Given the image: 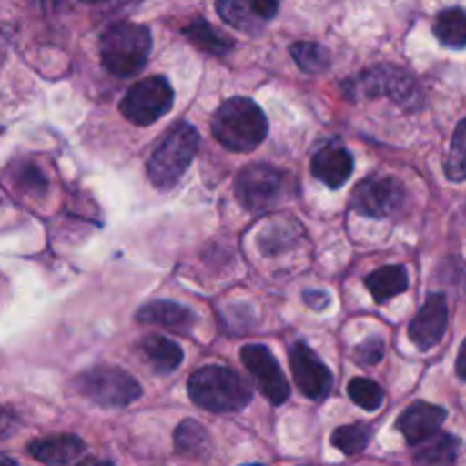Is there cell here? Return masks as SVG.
I'll return each mask as SVG.
<instances>
[{
    "label": "cell",
    "mask_w": 466,
    "mask_h": 466,
    "mask_svg": "<svg viewBox=\"0 0 466 466\" xmlns=\"http://www.w3.org/2000/svg\"><path fill=\"white\" fill-rule=\"evenodd\" d=\"M212 135L230 153H253L268 135L267 114L255 100L235 96L214 114Z\"/></svg>",
    "instance_id": "6da1fadb"
},
{
    "label": "cell",
    "mask_w": 466,
    "mask_h": 466,
    "mask_svg": "<svg viewBox=\"0 0 466 466\" xmlns=\"http://www.w3.org/2000/svg\"><path fill=\"white\" fill-rule=\"evenodd\" d=\"M187 391L198 408L214 414L241 412L253 400L250 387L241 380L239 373L218 364L200 367L198 371L191 373Z\"/></svg>",
    "instance_id": "7a4b0ae2"
},
{
    "label": "cell",
    "mask_w": 466,
    "mask_h": 466,
    "mask_svg": "<svg viewBox=\"0 0 466 466\" xmlns=\"http://www.w3.org/2000/svg\"><path fill=\"white\" fill-rule=\"evenodd\" d=\"M153 36L139 23H114L100 35V62L112 76L127 77L139 73L148 62Z\"/></svg>",
    "instance_id": "3957f363"
},
{
    "label": "cell",
    "mask_w": 466,
    "mask_h": 466,
    "mask_svg": "<svg viewBox=\"0 0 466 466\" xmlns=\"http://www.w3.org/2000/svg\"><path fill=\"white\" fill-rule=\"evenodd\" d=\"M200 137L191 123H177L148 159V177L157 189H173L198 153Z\"/></svg>",
    "instance_id": "277c9868"
},
{
    "label": "cell",
    "mask_w": 466,
    "mask_h": 466,
    "mask_svg": "<svg viewBox=\"0 0 466 466\" xmlns=\"http://www.w3.org/2000/svg\"><path fill=\"white\" fill-rule=\"evenodd\" d=\"M76 387L85 399L100 408H126L141 399V385L118 367H94L76 378Z\"/></svg>",
    "instance_id": "5b68a950"
},
{
    "label": "cell",
    "mask_w": 466,
    "mask_h": 466,
    "mask_svg": "<svg viewBox=\"0 0 466 466\" xmlns=\"http://www.w3.org/2000/svg\"><path fill=\"white\" fill-rule=\"evenodd\" d=\"M176 103V91L164 76H150L127 89L121 100V114L135 126H150L167 116Z\"/></svg>",
    "instance_id": "8992f818"
},
{
    "label": "cell",
    "mask_w": 466,
    "mask_h": 466,
    "mask_svg": "<svg viewBox=\"0 0 466 466\" xmlns=\"http://www.w3.org/2000/svg\"><path fill=\"white\" fill-rule=\"evenodd\" d=\"M237 198L248 212L273 209L287 194V173L271 164H250L237 176Z\"/></svg>",
    "instance_id": "52a82bcc"
},
{
    "label": "cell",
    "mask_w": 466,
    "mask_h": 466,
    "mask_svg": "<svg viewBox=\"0 0 466 466\" xmlns=\"http://www.w3.org/2000/svg\"><path fill=\"white\" fill-rule=\"evenodd\" d=\"M353 98H380L390 96L394 103L412 109L421 103V89L417 86L410 73L400 71L396 66H376L371 71L355 77L353 85H349Z\"/></svg>",
    "instance_id": "ba28073f"
},
{
    "label": "cell",
    "mask_w": 466,
    "mask_h": 466,
    "mask_svg": "<svg viewBox=\"0 0 466 466\" xmlns=\"http://www.w3.org/2000/svg\"><path fill=\"white\" fill-rule=\"evenodd\" d=\"M350 205L362 217L390 218L403 209L405 187L391 176H369L355 187Z\"/></svg>",
    "instance_id": "9c48e42d"
},
{
    "label": "cell",
    "mask_w": 466,
    "mask_h": 466,
    "mask_svg": "<svg viewBox=\"0 0 466 466\" xmlns=\"http://www.w3.org/2000/svg\"><path fill=\"white\" fill-rule=\"evenodd\" d=\"M241 364L248 369L255 385L271 405H282L289 400V382L282 373L280 364L271 350L262 344H246L241 349Z\"/></svg>",
    "instance_id": "30bf717a"
},
{
    "label": "cell",
    "mask_w": 466,
    "mask_h": 466,
    "mask_svg": "<svg viewBox=\"0 0 466 466\" xmlns=\"http://www.w3.org/2000/svg\"><path fill=\"white\" fill-rule=\"evenodd\" d=\"M289 367L296 387L309 400L321 403V400L330 396L332 385H335L332 371L319 360V355L305 341H296L289 349Z\"/></svg>",
    "instance_id": "8fae6325"
},
{
    "label": "cell",
    "mask_w": 466,
    "mask_h": 466,
    "mask_svg": "<svg viewBox=\"0 0 466 466\" xmlns=\"http://www.w3.org/2000/svg\"><path fill=\"white\" fill-rule=\"evenodd\" d=\"M280 0H217V12L228 25L244 35L259 36L276 18Z\"/></svg>",
    "instance_id": "7c38bea8"
},
{
    "label": "cell",
    "mask_w": 466,
    "mask_h": 466,
    "mask_svg": "<svg viewBox=\"0 0 466 466\" xmlns=\"http://www.w3.org/2000/svg\"><path fill=\"white\" fill-rule=\"evenodd\" d=\"M449 299L444 291H435L426 299L423 308L419 309L417 317L410 323V339L419 350H431L444 339L449 330Z\"/></svg>",
    "instance_id": "4fadbf2b"
},
{
    "label": "cell",
    "mask_w": 466,
    "mask_h": 466,
    "mask_svg": "<svg viewBox=\"0 0 466 466\" xmlns=\"http://www.w3.org/2000/svg\"><path fill=\"white\" fill-rule=\"evenodd\" d=\"M355 159L350 150L339 139H332L323 144L312 157V173L319 182H323L330 189H339L353 176Z\"/></svg>",
    "instance_id": "5bb4252c"
},
{
    "label": "cell",
    "mask_w": 466,
    "mask_h": 466,
    "mask_svg": "<svg viewBox=\"0 0 466 466\" xmlns=\"http://www.w3.org/2000/svg\"><path fill=\"white\" fill-rule=\"evenodd\" d=\"M446 417H449V412L444 408L419 400V403L405 408V412L396 421V428L408 441V446H421L428 437H432L444 426Z\"/></svg>",
    "instance_id": "9a60e30c"
},
{
    "label": "cell",
    "mask_w": 466,
    "mask_h": 466,
    "mask_svg": "<svg viewBox=\"0 0 466 466\" xmlns=\"http://www.w3.org/2000/svg\"><path fill=\"white\" fill-rule=\"evenodd\" d=\"M85 441L76 435L41 437L27 444V453L41 464H71L85 453Z\"/></svg>",
    "instance_id": "2e32d148"
},
{
    "label": "cell",
    "mask_w": 466,
    "mask_h": 466,
    "mask_svg": "<svg viewBox=\"0 0 466 466\" xmlns=\"http://www.w3.org/2000/svg\"><path fill=\"white\" fill-rule=\"evenodd\" d=\"M137 321L153 323V326L168 328V330H176L180 335H189L196 323V317L185 305L173 303V300H155V303L144 305L137 312Z\"/></svg>",
    "instance_id": "e0dca14e"
},
{
    "label": "cell",
    "mask_w": 466,
    "mask_h": 466,
    "mask_svg": "<svg viewBox=\"0 0 466 466\" xmlns=\"http://www.w3.org/2000/svg\"><path fill=\"white\" fill-rule=\"evenodd\" d=\"M139 353L144 362L148 364L150 371L157 376H168V373L177 371L182 364V346L177 341L168 339L162 335H150L139 341Z\"/></svg>",
    "instance_id": "ac0fdd59"
},
{
    "label": "cell",
    "mask_w": 466,
    "mask_h": 466,
    "mask_svg": "<svg viewBox=\"0 0 466 466\" xmlns=\"http://www.w3.org/2000/svg\"><path fill=\"white\" fill-rule=\"evenodd\" d=\"M369 294L376 303H387V300L396 299L400 296L403 291H408L410 287V276H408V268L400 267V264H387V267L378 268V271L369 273L367 280Z\"/></svg>",
    "instance_id": "d6986e66"
},
{
    "label": "cell",
    "mask_w": 466,
    "mask_h": 466,
    "mask_svg": "<svg viewBox=\"0 0 466 466\" xmlns=\"http://www.w3.org/2000/svg\"><path fill=\"white\" fill-rule=\"evenodd\" d=\"M173 444H176L177 455L189 460L205 458L209 453V449H212V440H209L205 426L194 421V419H185L176 428V432H173Z\"/></svg>",
    "instance_id": "ffe728a7"
},
{
    "label": "cell",
    "mask_w": 466,
    "mask_h": 466,
    "mask_svg": "<svg viewBox=\"0 0 466 466\" xmlns=\"http://www.w3.org/2000/svg\"><path fill=\"white\" fill-rule=\"evenodd\" d=\"M182 35H185L191 44L198 46L200 50H205V53L209 55H218V57L230 53L232 46H235V41H232L230 36L221 35L217 27L209 25V23L203 21V18H196L194 23L182 27Z\"/></svg>",
    "instance_id": "44dd1931"
},
{
    "label": "cell",
    "mask_w": 466,
    "mask_h": 466,
    "mask_svg": "<svg viewBox=\"0 0 466 466\" xmlns=\"http://www.w3.org/2000/svg\"><path fill=\"white\" fill-rule=\"evenodd\" d=\"M435 36L446 48L462 50L466 46V16L462 7L441 9L435 18Z\"/></svg>",
    "instance_id": "7402d4cb"
},
{
    "label": "cell",
    "mask_w": 466,
    "mask_h": 466,
    "mask_svg": "<svg viewBox=\"0 0 466 466\" xmlns=\"http://www.w3.org/2000/svg\"><path fill=\"white\" fill-rule=\"evenodd\" d=\"M423 449L414 453V460L423 464H453L460 455V440L453 435L437 431L435 435L423 441Z\"/></svg>",
    "instance_id": "603a6c76"
},
{
    "label": "cell",
    "mask_w": 466,
    "mask_h": 466,
    "mask_svg": "<svg viewBox=\"0 0 466 466\" xmlns=\"http://www.w3.org/2000/svg\"><path fill=\"white\" fill-rule=\"evenodd\" d=\"M291 57L299 64L300 71L309 73V76L328 71V66H330L328 48H323L321 44H314V41H296V44H291Z\"/></svg>",
    "instance_id": "cb8c5ba5"
},
{
    "label": "cell",
    "mask_w": 466,
    "mask_h": 466,
    "mask_svg": "<svg viewBox=\"0 0 466 466\" xmlns=\"http://www.w3.org/2000/svg\"><path fill=\"white\" fill-rule=\"evenodd\" d=\"M373 431L369 423H350V426H341L332 432L330 441L337 451H341L344 455H358L371 441Z\"/></svg>",
    "instance_id": "d4e9b609"
},
{
    "label": "cell",
    "mask_w": 466,
    "mask_h": 466,
    "mask_svg": "<svg viewBox=\"0 0 466 466\" xmlns=\"http://www.w3.org/2000/svg\"><path fill=\"white\" fill-rule=\"evenodd\" d=\"M349 396L355 405H360L367 412H376L385 403V391L378 382L369 380V378H353L349 382Z\"/></svg>",
    "instance_id": "484cf974"
},
{
    "label": "cell",
    "mask_w": 466,
    "mask_h": 466,
    "mask_svg": "<svg viewBox=\"0 0 466 466\" xmlns=\"http://www.w3.org/2000/svg\"><path fill=\"white\" fill-rule=\"evenodd\" d=\"M464 130H466V121L458 123V127H455V135H453V141H451V153H449V159H446V177L453 182H462L464 180V157H466V139H464Z\"/></svg>",
    "instance_id": "4316f807"
},
{
    "label": "cell",
    "mask_w": 466,
    "mask_h": 466,
    "mask_svg": "<svg viewBox=\"0 0 466 466\" xmlns=\"http://www.w3.org/2000/svg\"><path fill=\"white\" fill-rule=\"evenodd\" d=\"M14 182H16L23 191H30V194H44L46 191L44 173H41L39 167L32 162H21L14 167Z\"/></svg>",
    "instance_id": "83f0119b"
},
{
    "label": "cell",
    "mask_w": 466,
    "mask_h": 466,
    "mask_svg": "<svg viewBox=\"0 0 466 466\" xmlns=\"http://www.w3.org/2000/svg\"><path fill=\"white\" fill-rule=\"evenodd\" d=\"M382 355H385V341H382L380 337H369L367 341H362V344L355 349V360H358L360 364H364V367L378 364L382 360Z\"/></svg>",
    "instance_id": "f1b7e54d"
},
{
    "label": "cell",
    "mask_w": 466,
    "mask_h": 466,
    "mask_svg": "<svg viewBox=\"0 0 466 466\" xmlns=\"http://www.w3.org/2000/svg\"><path fill=\"white\" fill-rule=\"evenodd\" d=\"M18 428V419L12 410L0 408V441H5L7 437H12Z\"/></svg>",
    "instance_id": "f546056e"
},
{
    "label": "cell",
    "mask_w": 466,
    "mask_h": 466,
    "mask_svg": "<svg viewBox=\"0 0 466 466\" xmlns=\"http://www.w3.org/2000/svg\"><path fill=\"white\" fill-rule=\"evenodd\" d=\"M77 3H82V0H35L36 7L44 9V12H48V14L68 12V9L76 7Z\"/></svg>",
    "instance_id": "4dcf8cb0"
},
{
    "label": "cell",
    "mask_w": 466,
    "mask_h": 466,
    "mask_svg": "<svg viewBox=\"0 0 466 466\" xmlns=\"http://www.w3.org/2000/svg\"><path fill=\"white\" fill-rule=\"evenodd\" d=\"M303 300L308 303V308H312V309H326L328 305H330V296L321 289L303 291Z\"/></svg>",
    "instance_id": "1f68e13d"
},
{
    "label": "cell",
    "mask_w": 466,
    "mask_h": 466,
    "mask_svg": "<svg viewBox=\"0 0 466 466\" xmlns=\"http://www.w3.org/2000/svg\"><path fill=\"white\" fill-rule=\"evenodd\" d=\"M82 3L89 5H137L141 0H82Z\"/></svg>",
    "instance_id": "d6a6232c"
},
{
    "label": "cell",
    "mask_w": 466,
    "mask_h": 466,
    "mask_svg": "<svg viewBox=\"0 0 466 466\" xmlns=\"http://www.w3.org/2000/svg\"><path fill=\"white\" fill-rule=\"evenodd\" d=\"M464 353H466V346L462 344L460 346V353H458V378L460 380H464L466 373H464Z\"/></svg>",
    "instance_id": "836d02e7"
},
{
    "label": "cell",
    "mask_w": 466,
    "mask_h": 466,
    "mask_svg": "<svg viewBox=\"0 0 466 466\" xmlns=\"http://www.w3.org/2000/svg\"><path fill=\"white\" fill-rule=\"evenodd\" d=\"M0 464H16V460H14V458H5V455H0Z\"/></svg>",
    "instance_id": "e575fe53"
}]
</instances>
